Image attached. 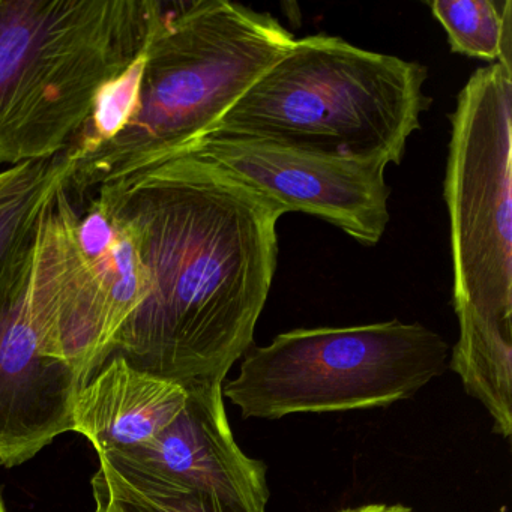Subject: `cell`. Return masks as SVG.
<instances>
[{
  "mask_svg": "<svg viewBox=\"0 0 512 512\" xmlns=\"http://www.w3.org/2000/svg\"><path fill=\"white\" fill-rule=\"evenodd\" d=\"M512 68H478L451 115L445 197L454 308L512 319Z\"/></svg>",
  "mask_w": 512,
  "mask_h": 512,
  "instance_id": "cell-6",
  "label": "cell"
},
{
  "mask_svg": "<svg viewBox=\"0 0 512 512\" xmlns=\"http://www.w3.org/2000/svg\"><path fill=\"white\" fill-rule=\"evenodd\" d=\"M95 500H97V508H95V512H122L112 500L107 499L104 494L97 493L94 491Z\"/></svg>",
  "mask_w": 512,
  "mask_h": 512,
  "instance_id": "cell-17",
  "label": "cell"
},
{
  "mask_svg": "<svg viewBox=\"0 0 512 512\" xmlns=\"http://www.w3.org/2000/svg\"><path fill=\"white\" fill-rule=\"evenodd\" d=\"M0 512H7V508H5L4 500L0 497Z\"/></svg>",
  "mask_w": 512,
  "mask_h": 512,
  "instance_id": "cell-18",
  "label": "cell"
},
{
  "mask_svg": "<svg viewBox=\"0 0 512 512\" xmlns=\"http://www.w3.org/2000/svg\"><path fill=\"white\" fill-rule=\"evenodd\" d=\"M187 391V403L178 418L154 440L100 457L211 494L241 512H266V467L236 443L224 407L223 385L209 383Z\"/></svg>",
  "mask_w": 512,
  "mask_h": 512,
  "instance_id": "cell-9",
  "label": "cell"
},
{
  "mask_svg": "<svg viewBox=\"0 0 512 512\" xmlns=\"http://www.w3.org/2000/svg\"><path fill=\"white\" fill-rule=\"evenodd\" d=\"M428 68L343 38H296L209 134L347 158L403 161L431 106Z\"/></svg>",
  "mask_w": 512,
  "mask_h": 512,
  "instance_id": "cell-4",
  "label": "cell"
},
{
  "mask_svg": "<svg viewBox=\"0 0 512 512\" xmlns=\"http://www.w3.org/2000/svg\"><path fill=\"white\" fill-rule=\"evenodd\" d=\"M47 160L37 161V163L20 164V166L11 167V169L0 172V200L7 197L8 194L16 191L17 188L25 185L38 170L43 167Z\"/></svg>",
  "mask_w": 512,
  "mask_h": 512,
  "instance_id": "cell-15",
  "label": "cell"
},
{
  "mask_svg": "<svg viewBox=\"0 0 512 512\" xmlns=\"http://www.w3.org/2000/svg\"><path fill=\"white\" fill-rule=\"evenodd\" d=\"M178 383L134 368L112 356L77 394L73 431L100 455L139 448L163 433L187 403Z\"/></svg>",
  "mask_w": 512,
  "mask_h": 512,
  "instance_id": "cell-10",
  "label": "cell"
},
{
  "mask_svg": "<svg viewBox=\"0 0 512 512\" xmlns=\"http://www.w3.org/2000/svg\"><path fill=\"white\" fill-rule=\"evenodd\" d=\"M100 458L92 488L122 512H241L211 494L191 490L119 461Z\"/></svg>",
  "mask_w": 512,
  "mask_h": 512,
  "instance_id": "cell-14",
  "label": "cell"
},
{
  "mask_svg": "<svg viewBox=\"0 0 512 512\" xmlns=\"http://www.w3.org/2000/svg\"><path fill=\"white\" fill-rule=\"evenodd\" d=\"M448 344L421 323L293 329L250 347L223 397L244 418L389 406L445 370Z\"/></svg>",
  "mask_w": 512,
  "mask_h": 512,
  "instance_id": "cell-5",
  "label": "cell"
},
{
  "mask_svg": "<svg viewBox=\"0 0 512 512\" xmlns=\"http://www.w3.org/2000/svg\"><path fill=\"white\" fill-rule=\"evenodd\" d=\"M70 175L71 160L64 152L47 160L25 185L0 200V290L34 256L44 211Z\"/></svg>",
  "mask_w": 512,
  "mask_h": 512,
  "instance_id": "cell-12",
  "label": "cell"
},
{
  "mask_svg": "<svg viewBox=\"0 0 512 512\" xmlns=\"http://www.w3.org/2000/svg\"><path fill=\"white\" fill-rule=\"evenodd\" d=\"M295 40L271 14L230 0H160L142 52L68 149L67 190L92 193L190 148Z\"/></svg>",
  "mask_w": 512,
  "mask_h": 512,
  "instance_id": "cell-2",
  "label": "cell"
},
{
  "mask_svg": "<svg viewBox=\"0 0 512 512\" xmlns=\"http://www.w3.org/2000/svg\"><path fill=\"white\" fill-rule=\"evenodd\" d=\"M160 0H0V164L70 149L140 55Z\"/></svg>",
  "mask_w": 512,
  "mask_h": 512,
  "instance_id": "cell-3",
  "label": "cell"
},
{
  "mask_svg": "<svg viewBox=\"0 0 512 512\" xmlns=\"http://www.w3.org/2000/svg\"><path fill=\"white\" fill-rule=\"evenodd\" d=\"M430 8L452 53L512 68L511 0H436Z\"/></svg>",
  "mask_w": 512,
  "mask_h": 512,
  "instance_id": "cell-13",
  "label": "cell"
},
{
  "mask_svg": "<svg viewBox=\"0 0 512 512\" xmlns=\"http://www.w3.org/2000/svg\"><path fill=\"white\" fill-rule=\"evenodd\" d=\"M65 253L59 230L41 218L34 256L0 290V464L20 466L73 431L83 386L68 362L50 356Z\"/></svg>",
  "mask_w": 512,
  "mask_h": 512,
  "instance_id": "cell-7",
  "label": "cell"
},
{
  "mask_svg": "<svg viewBox=\"0 0 512 512\" xmlns=\"http://www.w3.org/2000/svg\"><path fill=\"white\" fill-rule=\"evenodd\" d=\"M73 238L83 274L100 305L112 353L116 335L151 293L139 239L128 221L95 196L85 214L76 209Z\"/></svg>",
  "mask_w": 512,
  "mask_h": 512,
  "instance_id": "cell-11",
  "label": "cell"
},
{
  "mask_svg": "<svg viewBox=\"0 0 512 512\" xmlns=\"http://www.w3.org/2000/svg\"><path fill=\"white\" fill-rule=\"evenodd\" d=\"M92 193L131 224L151 278L110 358L185 389L223 385L268 301L284 209L184 154Z\"/></svg>",
  "mask_w": 512,
  "mask_h": 512,
  "instance_id": "cell-1",
  "label": "cell"
},
{
  "mask_svg": "<svg viewBox=\"0 0 512 512\" xmlns=\"http://www.w3.org/2000/svg\"><path fill=\"white\" fill-rule=\"evenodd\" d=\"M179 154L226 173L286 214L322 218L367 247L382 241L391 220L389 164L379 158L338 157L224 134H208Z\"/></svg>",
  "mask_w": 512,
  "mask_h": 512,
  "instance_id": "cell-8",
  "label": "cell"
},
{
  "mask_svg": "<svg viewBox=\"0 0 512 512\" xmlns=\"http://www.w3.org/2000/svg\"><path fill=\"white\" fill-rule=\"evenodd\" d=\"M340 512H413L403 505H367L361 508L343 509Z\"/></svg>",
  "mask_w": 512,
  "mask_h": 512,
  "instance_id": "cell-16",
  "label": "cell"
}]
</instances>
